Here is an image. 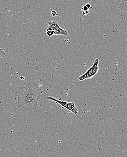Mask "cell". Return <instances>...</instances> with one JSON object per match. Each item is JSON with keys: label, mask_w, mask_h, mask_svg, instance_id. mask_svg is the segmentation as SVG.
Here are the masks:
<instances>
[{"label": "cell", "mask_w": 127, "mask_h": 157, "mask_svg": "<svg viewBox=\"0 0 127 157\" xmlns=\"http://www.w3.org/2000/svg\"><path fill=\"white\" fill-rule=\"evenodd\" d=\"M99 63V59H95L92 65L88 70H87L84 74H82L81 76L79 77V80L80 81H83L85 80L92 79V78H93L98 72Z\"/></svg>", "instance_id": "cell-2"}, {"label": "cell", "mask_w": 127, "mask_h": 157, "mask_svg": "<svg viewBox=\"0 0 127 157\" xmlns=\"http://www.w3.org/2000/svg\"><path fill=\"white\" fill-rule=\"evenodd\" d=\"M57 14V11L56 10H54L51 11V16L52 17H55L56 16Z\"/></svg>", "instance_id": "cell-9"}, {"label": "cell", "mask_w": 127, "mask_h": 157, "mask_svg": "<svg viewBox=\"0 0 127 157\" xmlns=\"http://www.w3.org/2000/svg\"><path fill=\"white\" fill-rule=\"evenodd\" d=\"M89 10L90 9L88 8V6L85 5L84 6H82V8H81V11L82 12V14L83 15H87L89 13Z\"/></svg>", "instance_id": "cell-6"}, {"label": "cell", "mask_w": 127, "mask_h": 157, "mask_svg": "<svg viewBox=\"0 0 127 157\" xmlns=\"http://www.w3.org/2000/svg\"><path fill=\"white\" fill-rule=\"evenodd\" d=\"M6 56V53L4 49L2 48H0V58H4Z\"/></svg>", "instance_id": "cell-8"}, {"label": "cell", "mask_w": 127, "mask_h": 157, "mask_svg": "<svg viewBox=\"0 0 127 157\" xmlns=\"http://www.w3.org/2000/svg\"><path fill=\"white\" fill-rule=\"evenodd\" d=\"M48 24L49 27L51 28L54 31V35L57 36H68L69 33L68 31L61 28L56 21H48Z\"/></svg>", "instance_id": "cell-4"}, {"label": "cell", "mask_w": 127, "mask_h": 157, "mask_svg": "<svg viewBox=\"0 0 127 157\" xmlns=\"http://www.w3.org/2000/svg\"><path fill=\"white\" fill-rule=\"evenodd\" d=\"M16 93L19 109L27 112L36 109L43 91L41 89V85L30 83L20 86Z\"/></svg>", "instance_id": "cell-1"}, {"label": "cell", "mask_w": 127, "mask_h": 157, "mask_svg": "<svg viewBox=\"0 0 127 157\" xmlns=\"http://www.w3.org/2000/svg\"><path fill=\"white\" fill-rule=\"evenodd\" d=\"M118 8L122 11L127 12V2L120 3L118 5Z\"/></svg>", "instance_id": "cell-5"}, {"label": "cell", "mask_w": 127, "mask_h": 157, "mask_svg": "<svg viewBox=\"0 0 127 157\" xmlns=\"http://www.w3.org/2000/svg\"><path fill=\"white\" fill-rule=\"evenodd\" d=\"M46 34H47V36L49 37H53V36H54V31L51 29V28H49V27H48L46 29Z\"/></svg>", "instance_id": "cell-7"}, {"label": "cell", "mask_w": 127, "mask_h": 157, "mask_svg": "<svg viewBox=\"0 0 127 157\" xmlns=\"http://www.w3.org/2000/svg\"><path fill=\"white\" fill-rule=\"evenodd\" d=\"M47 99L49 100L52 101L60 105H61L62 107L65 108L67 110L71 111L72 113H73L75 115H77L78 113V109L75 103L74 102H69L64 101L60 100V99L55 98L52 96H49L47 97Z\"/></svg>", "instance_id": "cell-3"}, {"label": "cell", "mask_w": 127, "mask_h": 157, "mask_svg": "<svg viewBox=\"0 0 127 157\" xmlns=\"http://www.w3.org/2000/svg\"><path fill=\"white\" fill-rule=\"evenodd\" d=\"M127 2V0H121V2Z\"/></svg>", "instance_id": "cell-10"}]
</instances>
